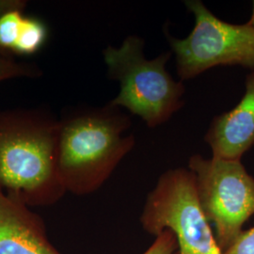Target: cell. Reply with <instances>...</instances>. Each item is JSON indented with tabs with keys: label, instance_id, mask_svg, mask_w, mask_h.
I'll return each mask as SVG.
<instances>
[{
	"label": "cell",
	"instance_id": "obj_8",
	"mask_svg": "<svg viewBox=\"0 0 254 254\" xmlns=\"http://www.w3.org/2000/svg\"><path fill=\"white\" fill-rule=\"evenodd\" d=\"M0 254H60L22 200L0 190Z\"/></svg>",
	"mask_w": 254,
	"mask_h": 254
},
{
	"label": "cell",
	"instance_id": "obj_10",
	"mask_svg": "<svg viewBox=\"0 0 254 254\" xmlns=\"http://www.w3.org/2000/svg\"><path fill=\"white\" fill-rule=\"evenodd\" d=\"M23 9H10L0 16V52L3 54L13 53L25 19Z\"/></svg>",
	"mask_w": 254,
	"mask_h": 254
},
{
	"label": "cell",
	"instance_id": "obj_7",
	"mask_svg": "<svg viewBox=\"0 0 254 254\" xmlns=\"http://www.w3.org/2000/svg\"><path fill=\"white\" fill-rule=\"evenodd\" d=\"M212 156L241 160L254 144V71L246 78L243 98L234 109L212 120L204 136Z\"/></svg>",
	"mask_w": 254,
	"mask_h": 254
},
{
	"label": "cell",
	"instance_id": "obj_3",
	"mask_svg": "<svg viewBox=\"0 0 254 254\" xmlns=\"http://www.w3.org/2000/svg\"><path fill=\"white\" fill-rule=\"evenodd\" d=\"M103 54L109 77L120 84L110 106L127 109L150 128L163 125L183 108L184 83L174 80L166 69L172 52L148 60L144 41L130 35L118 47L108 46Z\"/></svg>",
	"mask_w": 254,
	"mask_h": 254
},
{
	"label": "cell",
	"instance_id": "obj_1",
	"mask_svg": "<svg viewBox=\"0 0 254 254\" xmlns=\"http://www.w3.org/2000/svg\"><path fill=\"white\" fill-rule=\"evenodd\" d=\"M131 124L109 104L61 121L58 169L64 189L88 194L100 188L135 146V136L125 135Z\"/></svg>",
	"mask_w": 254,
	"mask_h": 254
},
{
	"label": "cell",
	"instance_id": "obj_6",
	"mask_svg": "<svg viewBox=\"0 0 254 254\" xmlns=\"http://www.w3.org/2000/svg\"><path fill=\"white\" fill-rule=\"evenodd\" d=\"M195 17L190 35L169 36L181 81L217 66H242L254 71V28L218 18L200 0L186 2Z\"/></svg>",
	"mask_w": 254,
	"mask_h": 254
},
{
	"label": "cell",
	"instance_id": "obj_15",
	"mask_svg": "<svg viewBox=\"0 0 254 254\" xmlns=\"http://www.w3.org/2000/svg\"><path fill=\"white\" fill-rule=\"evenodd\" d=\"M248 25H250L251 27H253L254 28V9H253V14H252V17L250 19V21L247 23Z\"/></svg>",
	"mask_w": 254,
	"mask_h": 254
},
{
	"label": "cell",
	"instance_id": "obj_2",
	"mask_svg": "<svg viewBox=\"0 0 254 254\" xmlns=\"http://www.w3.org/2000/svg\"><path fill=\"white\" fill-rule=\"evenodd\" d=\"M59 135L60 122L35 111L0 112V187L20 200L61 194Z\"/></svg>",
	"mask_w": 254,
	"mask_h": 254
},
{
	"label": "cell",
	"instance_id": "obj_12",
	"mask_svg": "<svg viewBox=\"0 0 254 254\" xmlns=\"http://www.w3.org/2000/svg\"><path fill=\"white\" fill-rule=\"evenodd\" d=\"M143 254H179L178 243L170 230H165L156 236L154 243Z\"/></svg>",
	"mask_w": 254,
	"mask_h": 254
},
{
	"label": "cell",
	"instance_id": "obj_5",
	"mask_svg": "<svg viewBox=\"0 0 254 254\" xmlns=\"http://www.w3.org/2000/svg\"><path fill=\"white\" fill-rule=\"evenodd\" d=\"M200 206L222 254L243 232L246 221L254 215V178L241 160L193 154L189 161Z\"/></svg>",
	"mask_w": 254,
	"mask_h": 254
},
{
	"label": "cell",
	"instance_id": "obj_11",
	"mask_svg": "<svg viewBox=\"0 0 254 254\" xmlns=\"http://www.w3.org/2000/svg\"><path fill=\"white\" fill-rule=\"evenodd\" d=\"M40 72L35 66L17 63L0 52V82L16 77H35Z\"/></svg>",
	"mask_w": 254,
	"mask_h": 254
},
{
	"label": "cell",
	"instance_id": "obj_9",
	"mask_svg": "<svg viewBox=\"0 0 254 254\" xmlns=\"http://www.w3.org/2000/svg\"><path fill=\"white\" fill-rule=\"evenodd\" d=\"M47 28L39 19L25 17L13 54L32 55L38 52L46 43Z\"/></svg>",
	"mask_w": 254,
	"mask_h": 254
},
{
	"label": "cell",
	"instance_id": "obj_4",
	"mask_svg": "<svg viewBox=\"0 0 254 254\" xmlns=\"http://www.w3.org/2000/svg\"><path fill=\"white\" fill-rule=\"evenodd\" d=\"M140 223L153 236L165 230L173 232L179 254H223L201 209L189 169H172L158 178L146 199Z\"/></svg>",
	"mask_w": 254,
	"mask_h": 254
},
{
	"label": "cell",
	"instance_id": "obj_13",
	"mask_svg": "<svg viewBox=\"0 0 254 254\" xmlns=\"http://www.w3.org/2000/svg\"><path fill=\"white\" fill-rule=\"evenodd\" d=\"M223 254H254V228L243 231Z\"/></svg>",
	"mask_w": 254,
	"mask_h": 254
},
{
	"label": "cell",
	"instance_id": "obj_14",
	"mask_svg": "<svg viewBox=\"0 0 254 254\" xmlns=\"http://www.w3.org/2000/svg\"><path fill=\"white\" fill-rule=\"evenodd\" d=\"M26 2L21 0H0V16L10 9L25 8Z\"/></svg>",
	"mask_w": 254,
	"mask_h": 254
}]
</instances>
